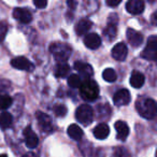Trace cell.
<instances>
[{"mask_svg":"<svg viewBox=\"0 0 157 157\" xmlns=\"http://www.w3.org/2000/svg\"><path fill=\"white\" fill-rule=\"evenodd\" d=\"M50 51L53 54L54 58L56 59L59 63H65L69 59L70 55H71V48H70L68 44L66 43H59V42H56V43H52L50 46Z\"/></svg>","mask_w":157,"mask_h":157,"instance_id":"3957f363","label":"cell"},{"mask_svg":"<svg viewBox=\"0 0 157 157\" xmlns=\"http://www.w3.org/2000/svg\"><path fill=\"white\" fill-rule=\"evenodd\" d=\"M127 54H128V48H127L126 44L120 42L116 45H114V48H112V57L115 60L123 61L126 59Z\"/></svg>","mask_w":157,"mask_h":157,"instance_id":"8fae6325","label":"cell"},{"mask_svg":"<svg viewBox=\"0 0 157 157\" xmlns=\"http://www.w3.org/2000/svg\"><path fill=\"white\" fill-rule=\"evenodd\" d=\"M136 109H137L138 113L142 116V117L146 118V120H152L156 116L157 113V105L154 99L151 98H143L139 99L136 105Z\"/></svg>","mask_w":157,"mask_h":157,"instance_id":"6da1fadb","label":"cell"},{"mask_svg":"<svg viewBox=\"0 0 157 157\" xmlns=\"http://www.w3.org/2000/svg\"><path fill=\"white\" fill-rule=\"evenodd\" d=\"M0 157H8L6 154H0Z\"/></svg>","mask_w":157,"mask_h":157,"instance_id":"836d02e7","label":"cell"},{"mask_svg":"<svg viewBox=\"0 0 157 157\" xmlns=\"http://www.w3.org/2000/svg\"><path fill=\"white\" fill-rule=\"evenodd\" d=\"M126 38L128 40L129 44L133 48H138L142 44L143 42V36L139 33V31L135 30L132 28H128L126 31Z\"/></svg>","mask_w":157,"mask_h":157,"instance_id":"30bf717a","label":"cell"},{"mask_svg":"<svg viewBox=\"0 0 157 157\" xmlns=\"http://www.w3.org/2000/svg\"><path fill=\"white\" fill-rule=\"evenodd\" d=\"M33 5L38 9H44L48 6V0H33Z\"/></svg>","mask_w":157,"mask_h":157,"instance_id":"f1b7e54d","label":"cell"},{"mask_svg":"<svg viewBox=\"0 0 157 157\" xmlns=\"http://www.w3.org/2000/svg\"><path fill=\"white\" fill-rule=\"evenodd\" d=\"M8 27L9 25L6 22H0V42H2L6 38V35L8 33Z\"/></svg>","mask_w":157,"mask_h":157,"instance_id":"4316f807","label":"cell"},{"mask_svg":"<svg viewBox=\"0 0 157 157\" xmlns=\"http://www.w3.org/2000/svg\"><path fill=\"white\" fill-rule=\"evenodd\" d=\"M142 58L151 61H155L157 59V37L152 36L148 38L147 44L141 54Z\"/></svg>","mask_w":157,"mask_h":157,"instance_id":"5b68a950","label":"cell"},{"mask_svg":"<svg viewBox=\"0 0 157 157\" xmlns=\"http://www.w3.org/2000/svg\"><path fill=\"white\" fill-rule=\"evenodd\" d=\"M54 73H55V76H57V78H65V76H68L70 73V66L66 63H59L58 65L55 67Z\"/></svg>","mask_w":157,"mask_h":157,"instance_id":"7402d4cb","label":"cell"},{"mask_svg":"<svg viewBox=\"0 0 157 157\" xmlns=\"http://www.w3.org/2000/svg\"><path fill=\"white\" fill-rule=\"evenodd\" d=\"M54 112L57 116L61 117V116H65L66 113H67V108H66L63 105H58L54 108Z\"/></svg>","mask_w":157,"mask_h":157,"instance_id":"83f0119b","label":"cell"},{"mask_svg":"<svg viewBox=\"0 0 157 157\" xmlns=\"http://www.w3.org/2000/svg\"><path fill=\"white\" fill-rule=\"evenodd\" d=\"M83 42L86 48L90 50H97L101 45V38L97 33H86Z\"/></svg>","mask_w":157,"mask_h":157,"instance_id":"7c38bea8","label":"cell"},{"mask_svg":"<svg viewBox=\"0 0 157 157\" xmlns=\"http://www.w3.org/2000/svg\"><path fill=\"white\" fill-rule=\"evenodd\" d=\"M126 10L128 13L133 14V15L141 14L144 11L143 0H129L126 3Z\"/></svg>","mask_w":157,"mask_h":157,"instance_id":"5bb4252c","label":"cell"},{"mask_svg":"<svg viewBox=\"0 0 157 157\" xmlns=\"http://www.w3.org/2000/svg\"><path fill=\"white\" fill-rule=\"evenodd\" d=\"M75 118L82 125H90L94 118V111L90 105H81L75 111Z\"/></svg>","mask_w":157,"mask_h":157,"instance_id":"277c9868","label":"cell"},{"mask_svg":"<svg viewBox=\"0 0 157 157\" xmlns=\"http://www.w3.org/2000/svg\"><path fill=\"white\" fill-rule=\"evenodd\" d=\"M23 157H38L36 154H33V153H27V154H25Z\"/></svg>","mask_w":157,"mask_h":157,"instance_id":"1f68e13d","label":"cell"},{"mask_svg":"<svg viewBox=\"0 0 157 157\" xmlns=\"http://www.w3.org/2000/svg\"><path fill=\"white\" fill-rule=\"evenodd\" d=\"M116 129V137L118 140H126V138L129 135V127L123 121H117L114 125Z\"/></svg>","mask_w":157,"mask_h":157,"instance_id":"2e32d148","label":"cell"},{"mask_svg":"<svg viewBox=\"0 0 157 157\" xmlns=\"http://www.w3.org/2000/svg\"><path fill=\"white\" fill-rule=\"evenodd\" d=\"M148 1H150V2H154L155 0H148Z\"/></svg>","mask_w":157,"mask_h":157,"instance_id":"e575fe53","label":"cell"},{"mask_svg":"<svg viewBox=\"0 0 157 157\" xmlns=\"http://www.w3.org/2000/svg\"><path fill=\"white\" fill-rule=\"evenodd\" d=\"M131 100L130 93L128 90H120L114 94L113 96V102L117 107H122V105H127Z\"/></svg>","mask_w":157,"mask_h":157,"instance_id":"9c48e42d","label":"cell"},{"mask_svg":"<svg viewBox=\"0 0 157 157\" xmlns=\"http://www.w3.org/2000/svg\"><path fill=\"white\" fill-rule=\"evenodd\" d=\"M93 26L92 21L90 20H81L75 25V33L78 36H85Z\"/></svg>","mask_w":157,"mask_h":157,"instance_id":"e0dca14e","label":"cell"},{"mask_svg":"<svg viewBox=\"0 0 157 157\" xmlns=\"http://www.w3.org/2000/svg\"><path fill=\"white\" fill-rule=\"evenodd\" d=\"M80 94L84 100L94 101L99 96V87L98 84L90 78H86V81L82 82L80 86Z\"/></svg>","mask_w":157,"mask_h":157,"instance_id":"7a4b0ae2","label":"cell"},{"mask_svg":"<svg viewBox=\"0 0 157 157\" xmlns=\"http://www.w3.org/2000/svg\"><path fill=\"white\" fill-rule=\"evenodd\" d=\"M93 133H94L95 138H97V139H99V140H103L109 136L110 128L107 124L101 123V124L97 125V126L95 127L94 130H93Z\"/></svg>","mask_w":157,"mask_h":157,"instance_id":"ac0fdd59","label":"cell"},{"mask_svg":"<svg viewBox=\"0 0 157 157\" xmlns=\"http://www.w3.org/2000/svg\"><path fill=\"white\" fill-rule=\"evenodd\" d=\"M12 105V98L7 94H0V110L5 111Z\"/></svg>","mask_w":157,"mask_h":157,"instance_id":"cb8c5ba5","label":"cell"},{"mask_svg":"<svg viewBox=\"0 0 157 157\" xmlns=\"http://www.w3.org/2000/svg\"><path fill=\"white\" fill-rule=\"evenodd\" d=\"M36 117L39 123V126L41 128V130L43 132H51L53 130V125H52V120L48 114L43 113L41 111H38L36 113Z\"/></svg>","mask_w":157,"mask_h":157,"instance_id":"ba28073f","label":"cell"},{"mask_svg":"<svg viewBox=\"0 0 157 157\" xmlns=\"http://www.w3.org/2000/svg\"><path fill=\"white\" fill-rule=\"evenodd\" d=\"M67 5L71 10H74L76 8V0H67Z\"/></svg>","mask_w":157,"mask_h":157,"instance_id":"4dcf8cb0","label":"cell"},{"mask_svg":"<svg viewBox=\"0 0 157 157\" xmlns=\"http://www.w3.org/2000/svg\"><path fill=\"white\" fill-rule=\"evenodd\" d=\"M102 78L105 81L109 82V83H112V82H115L117 75H116L115 70L112 69V68H108V69H105V71L102 72Z\"/></svg>","mask_w":157,"mask_h":157,"instance_id":"484cf974","label":"cell"},{"mask_svg":"<svg viewBox=\"0 0 157 157\" xmlns=\"http://www.w3.org/2000/svg\"><path fill=\"white\" fill-rule=\"evenodd\" d=\"M24 137H25V143L28 147L35 148L39 144V138L38 136L33 132V130L31 129L30 126L26 127L24 130Z\"/></svg>","mask_w":157,"mask_h":157,"instance_id":"4fadbf2b","label":"cell"},{"mask_svg":"<svg viewBox=\"0 0 157 157\" xmlns=\"http://www.w3.org/2000/svg\"><path fill=\"white\" fill-rule=\"evenodd\" d=\"M155 17H156V12L153 14V24L156 25V18H155Z\"/></svg>","mask_w":157,"mask_h":157,"instance_id":"d6a6232c","label":"cell"},{"mask_svg":"<svg viewBox=\"0 0 157 157\" xmlns=\"http://www.w3.org/2000/svg\"><path fill=\"white\" fill-rule=\"evenodd\" d=\"M144 75L138 71H135L130 76V85L135 88H141L144 84Z\"/></svg>","mask_w":157,"mask_h":157,"instance_id":"ffe728a7","label":"cell"},{"mask_svg":"<svg viewBox=\"0 0 157 157\" xmlns=\"http://www.w3.org/2000/svg\"><path fill=\"white\" fill-rule=\"evenodd\" d=\"M74 69L81 74V75L85 76L86 78H90L93 75L94 71H93V67L86 63H82V61H75L74 63Z\"/></svg>","mask_w":157,"mask_h":157,"instance_id":"9a60e30c","label":"cell"},{"mask_svg":"<svg viewBox=\"0 0 157 157\" xmlns=\"http://www.w3.org/2000/svg\"><path fill=\"white\" fill-rule=\"evenodd\" d=\"M121 2H122V0H107V5L112 8L117 7Z\"/></svg>","mask_w":157,"mask_h":157,"instance_id":"f546056e","label":"cell"},{"mask_svg":"<svg viewBox=\"0 0 157 157\" xmlns=\"http://www.w3.org/2000/svg\"><path fill=\"white\" fill-rule=\"evenodd\" d=\"M11 65H12V67L16 68V69H20V70H24V71L31 72L35 69L33 63H31L29 59H27L26 57H23V56L13 58L11 60Z\"/></svg>","mask_w":157,"mask_h":157,"instance_id":"8992f818","label":"cell"},{"mask_svg":"<svg viewBox=\"0 0 157 157\" xmlns=\"http://www.w3.org/2000/svg\"><path fill=\"white\" fill-rule=\"evenodd\" d=\"M116 33H117V27H116V23H114V21L112 22L111 20H109V24L105 27V29L103 30V35L108 38V40L112 41L115 39Z\"/></svg>","mask_w":157,"mask_h":157,"instance_id":"44dd1931","label":"cell"},{"mask_svg":"<svg viewBox=\"0 0 157 157\" xmlns=\"http://www.w3.org/2000/svg\"><path fill=\"white\" fill-rule=\"evenodd\" d=\"M13 17L22 24H28L33 21V14L26 8H15L13 11Z\"/></svg>","mask_w":157,"mask_h":157,"instance_id":"52a82bcc","label":"cell"},{"mask_svg":"<svg viewBox=\"0 0 157 157\" xmlns=\"http://www.w3.org/2000/svg\"><path fill=\"white\" fill-rule=\"evenodd\" d=\"M67 132H68V136H69V137H71L73 140H75V141L81 140L82 138H83V135H84L82 128L76 124L70 125V126L68 127Z\"/></svg>","mask_w":157,"mask_h":157,"instance_id":"d6986e66","label":"cell"},{"mask_svg":"<svg viewBox=\"0 0 157 157\" xmlns=\"http://www.w3.org/2000/svg\"><path fill=\"white\" fill-rule=\"evenodd\" d=\"M82 84L81 76L78 74H71L68 76V85L71 88H78Z\"/></svg>","mask_w":157,"mask_h":157,"instance_id":"d4e9b609","label":"cell"},{"mask_svg":"<svg viewBox=\"0 0 157 157\" xmlns=\"http://www.w3.org/2000/svg\"><path fill=\"white\" fill-rule=\"evenodd\" d=\"M12 123H13V117L9 112L0 113V128L8 129L9 127H11Z\"/></svg>","mask_w":157,"mask_h":157,"instance_id":"603a6c76","label":"cell"}]
</instances>
